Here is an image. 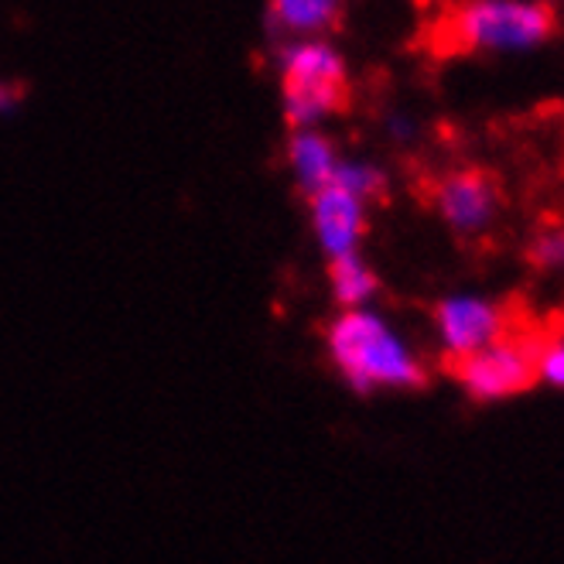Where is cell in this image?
I'll return each mask as SVG.
<instances>
[{"mask_svg": "<svg viewBox=\"0 0 564 564\" xmlns=\"http://www.w3.org/2000/svg\"><path fill=\"white\" fill-rule=\"evenodd\" d=\"M325 346L343 380L359 397L377 390H421L427 380L408 339L370 308L343 312L325 328Z\"/></svg>", "mask_w": 564, "mask_h": 564, "instance_id": "6da1fadb", "label": "cell"}, {"mask_svg": "<svg viewBox=\"0 0 564 564\" xmlns=\"http://www.w3.org/2000/svg\"><path fill=\"white\" fill-rule=\"evenodd\" d=\"M281 73V110L291 130L322 127L346 104V55L336 42L322 39H284L278 48Z\"/></svg>", "mask_w": 564, "mask_h": 564, "instance_id": "7a4b0ae2", "label": "cell"}, {"mask_svg": "<svg viewBox=\"0 0 564 564\" xmlns=\"http://www.w3.org/2000/svg\"><path fill=\"white\" fill-rule=\"evenodd\" d=\"M551 31L554 11L538 0H466L445 21L448 45L458 52L534 48Z\"/></svg>", "mask_w": 564, "mask_h": 564, "instance_id": "3957f363", "label": "cell"}, {"mask_svg": "<svg viewBox=\"0 0 564 564\" xmlns=\"http://www.w3.org/2000/svg\"><path fill=\"white\" fill-rule=\"evenodd\" d=\"M452 373L473 401L496 404L527 393L538 383V346L520 339H500L473 356L452 362Z\"/></svg>", "mask_w": 564, "mask_h": 564, "instance_id": "277c9868", "label": "cell"}, {"mask_svg": "<svg viewBox=\"0 0 564 564\" xmlns=\"http://www.w3.org/2000/svg\"><path fill=\"white\" fill-rule=\"evenodd\" d=\"M435 328L442 349L452 359H462L500 343L507 332V315L500 305L486 302L479 294H452L435 308Z\"/></svg>", "mask_w": 564, "mask_h": 564, "instance_id": "5b68a950", "label": "cell"}, {"mask_svg": "<svg viewBox=\"0 0 564 564\" xmlns=\"http://www.w3.org/2000/svg\"><path fill=\"white\" fill-rule=\"evenodd\" d=\"M435 209L442 219L462 237H473L489 229V223L500 213V185L486 172H455L438 182L435 188Z\"/></svg>", "mask_w": 564, "mask_h": 564, "instance_id": "8992f818", "label": "cell"}, {"mask_svg": "<svg viewBox=\"0 0 564 564\" xmlns=\"http://www.w3.org/2000/svg\"><path fill=\"white\" fill-rule=\"evenodd\" d=\"M312 209V234L328 260L359 253V243L367 237V203H359L339 185H328L308 198Z\"/></svg>", "mask_w": 564, "mask_h": 564, "instance_id": "52a82bcc", "label": "cell"}, {"mask_svg": "<svg viewBox=\"0 0 564 564\" xmlns=\"http://www.w3.org/2000/svg\"><path fill=\"white\" fill-rule=\"evenodd\" d=\"M339 161H343L339 148L332 144V138L325 134L322 127L291 130V138H288V169H291L294 185L302 188L308 198L336 182Z\"/></svg>", "mask_w": 564, "mask_h": 564, "instance_id": "ba28073f", "label": "cell"}, {"mask_svg": "<svg viewBox=\"0 0 564 564\" xmlns=\"http://www.w3.org/2000/svg\"><path fill=\"white\" fill-rule=\"evenodd\" d=\"M339 14L343 0H271V21L284 39H322Z\"/></svg>", "mask_w": 564, "mask_h": 564, "instance_id": "9c48e42d", "label": "cell"}, {"mask_svg": "<svg viewBox=\"0 0 564 564\" xmlns=\"http://www.w3.org/2000/svg\"><path fill=\"white\" fill-rule=\"evenodd\" d=\"M328 284H332V294H336V302L352 312V308H367L373 302V294L380 291V281L377 274L370 271V263L362 260L359 253H349V257H339L328 263Z\"/></svg>", "mask_w": 564, "mask_h": 564, "instance_id": "30bf717a", "label": "cell"}, {"mask_svg": "<svg viewBox=\"0 0 564 564\" xmlns=\"http://www.w3.org/2000/svg\"><path fill=\"white\" fill-rule=\"evenodd\" d=\"M332 185L346 188L349 195L359 198V203H370V198H380L387 192V175H383V169H377L373 161L343 158L339 169H336V182Z\"/></svg>", "mask_w": 564, "mask_h": 564, "instance_id": "8fae6325", "label": "cell"}, {"mask_svg": "<svg viewBox=\"0 0 564 564\" xmlns=\"http://www.w3.org/2000/svg\"><path fill=\"white\" fill-rule=\"evenodd\" d=\"M530 263L538 271H564V226L547 229V234L530 243Z\"/></svg>", "mask_w": 564, "mask_h": 564, "instance_id": "7c38bea8", "label": "cell"}, {"mask_svg": "<svg viewBox=\"0 0 564 564\" xmlns=\"http://www.w3.org/2000/svg\"><path fill=\"white\" fill-rule=\"evenodd\" d=\"M538 380L564 390V336H557L544 349H538Z\"/></svg>", "mask_w": 564, "mask_h": 564, "instance_id": "4fadbf2b", "label": "cell"}, {"mask_svg": "<svg viewBox=\"0 0 564 564\" xmlns=\"http://www.w3.org/2000/svg\"><path fill=\"white\" fill-rule=\"evenodd\" d=\"M387 130H390L393 141H411L414 138V120H408V117H390L387 120Z\"/></svg>", "mask_w": 564, "mask_h": 564, "instance_id": "5bb4252c", "label": "cell"}, {"mask_svg": "<svg viewBox=\"0 0 564 564\" xmlns=\"http://www.w3.org/2000/svg\"><path fill=\"white\" fill-rule=\"evenodd\" d=\"M14 107H18V89L8 79H0V117H8Z\"/></svg>", "mask_w": 564, "mask_h": 564, "instance_id": "9a60e30c", "label": "cell"}]
</instances>
